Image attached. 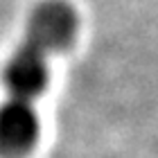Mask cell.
Segmentation results:
<instances>
[{
    "mask_svg": "<svg viewBox=\"0 0 158 158\" xmlns=\"http://www.w3.org/2000/svg\"><path fill=\"white\" fill-rule=\"evenodd\" d=\"M77 14L61 0H48L30 16L25 39L9 59L2 75L7 99L0 106V156L27 154L39 135L34 113L36 99L48 84V59L73 43Z\"/></svg>",
    "mask_w": 158,
    "mask_h": 158,
    "instance_id": "obj_1",
    "label": "cell"
}]
</instances>
